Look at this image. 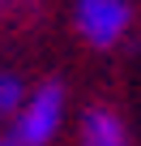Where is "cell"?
<instances>
[{
  "label": "cell",
  "mask_w": 141,
  "mask_h": 146,
  "mask_svg": "<svg viewBox=\"0 0 141 146\" xmlns=\"http://www.w3.org/2000/svg\"><path fill=\"white\" fill-rule=\"evenodd\" d=\"M73 17H77V30L90 47H111L124 39L132 9H128V0H77Z\"/></svg>",
  "instance_id": "7a4b0ae2"
},
{
  "label": "cell",
  "mask_w": 141,
  "mask_h": 146,
  "mask_svg": "<svg viewBox=\"0 0 141 146\" xmlns=\"http://www.w3.org/2000/svg\"><path fill=\"white\" fill-rule=\"evenodd\" d=\"M81 146H128L124 120L111 108H90L81 120Z\"/></svg>",
  "instance_id": "3957f363"
},
{
  "label": "cell",
  "mask_w": 141,
  "mask_h": 146,
  "mask_svg": "<svg viewBox=\"0 0 141 146\" xmlns=\"http://www.w3.org/2000/svg\"><path fill=\"white\" fill-rule=\"evenodd\" d=\"M0 146H17V142H13V137H5V142H0Z\"/></svg>",
  "instance_id": "5b68a950"
},
{
  "label": "cell",
  "mask_w": 141,
  "mask_h": 146,
  "mask_svg": "<svg viewBox=\"0 0 141 146\" xmlns=\"http://www.w3.org/2000/svg\"><path fill=\"white\" fill-rule=\"evenodd\" d=\"M0 108H5V112H22L26 108V95H22L17 73H5V78H0Z\"/></svg>",
  "instance_id": "277c9868"
},
{
  "label": "cell",
  "mask_w": 141,
  "mask_h": 146,
  "mask_svg": "<svg viewBox=\"0 0 141 146\" xmlns=\"http://www.w3.org/2000/svg\"><path fill=\"white\" fill-rule=\"evenodd\" d=\"M60 120H64V86H60V82H43V86L26 99V108L17 112L13 142H17V146H47V142L56 137Z\"/></svg>",
  "instance_id": "6da1fadb"
}]
</instances>
